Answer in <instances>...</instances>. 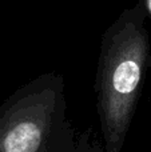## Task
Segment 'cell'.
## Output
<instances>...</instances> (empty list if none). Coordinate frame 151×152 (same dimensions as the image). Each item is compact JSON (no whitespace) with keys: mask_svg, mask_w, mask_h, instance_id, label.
Segmentation results:
<instances>
[{"mask_svg":"<svg viewBox=\"0 0 151 152\" xmlns=\"http://www.w3.org/2000/svg\"><path fill=\"white\" fill-rule=\"evenodd\" d=\"M149 36L141 23L130 21L103 51L99 74V105L110 152H118L131 120L149 59Z\"/></svg>","mask_w":151,"mask_h":152,"instance_id":"cell-1","label":"cell"},{"mask_svg":"<svg viewBox=\"0 0 151 152\" xmlns=\"http://www.w3.org/2000/svg\"><path fill=\"white\" fill-rule=\"evenodd\" d=\"M42 143V128L36 121H20L8 129L1 142L3 152H35Z\"/></svg>","mask_w":151,"mask_h":152,"instance_id":"cell-2","label":"cell"},{"mask_svg":"<svg viewBox=\"0 0 151 152\" xmlns=\"http://www.w3.org/2000/svg\"><path fill=\"white\" fill-rule=\"evenodd\" d=\"M150 4H151V3H150Z\"/></svg>","mask_w":151,"mask_h":152,"instance_id":"cell-3","label":"cell"}]
</instances>
